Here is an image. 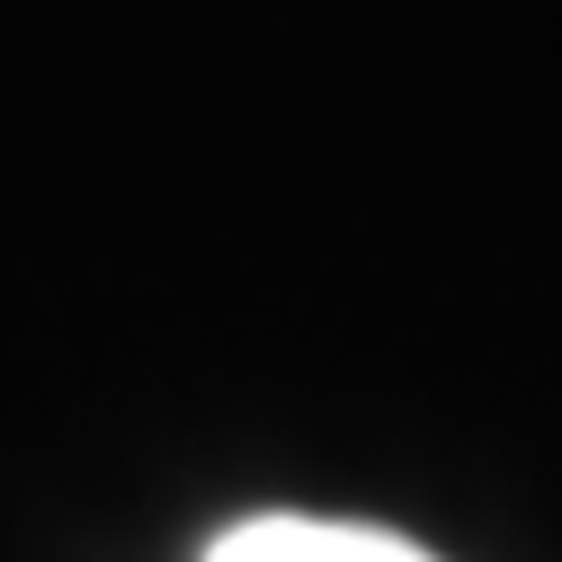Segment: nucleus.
Returning <instances> with one entry per match:
<instances>
[{
  "label": "nucleus",
  "instance_id": "1",
  "mask_svg": "<svg viewBox=\"0 0 562 562\" xmlns=\"http://www.w3.org/2000/svg\"><path fill=\"white\" fill-rule=\"evenodd\" d=\"M196 562H447L419 536L367 527V518H304V509H259L233 518L224 536H205Z\"/></svg>",
  "mask_w": 562,
  "mask_h": 562
}]
</instances>
